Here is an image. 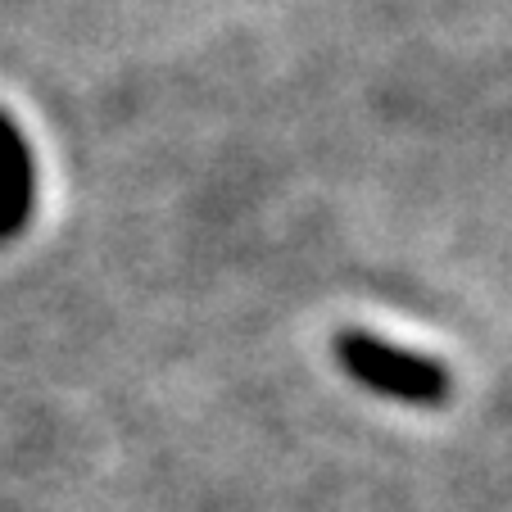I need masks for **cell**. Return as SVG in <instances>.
<instances>
[{
	"label": "cell",
	"instance_id": "cell-1",
	"mask_svg": "<svg viewBox=\"0 0 512 512\" xmlns=\"http://www.w3.org/2000/svg\"><path fill=\"white\" fill-rule=\"evenodd\" d=\"M345 358L354 363L358 377H368L372 386H386V390H399V395H417V399H431L445 390V377L422 363V358H408V354H395V349L377 345L368 336H345Z\"/></svg>",
	"mask_w": 512,
	"mask_h": 512
}]
</instances>
